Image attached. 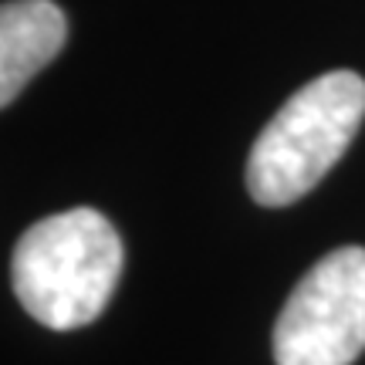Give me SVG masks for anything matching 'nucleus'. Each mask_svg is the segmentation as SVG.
<instances>
[{
    "label": "nucleus",
    "mask_w": 365,
    "mask_h": 365,
    "mask_svg": "<svg viewBox=\"0 0 365 365\" xmlns=\"http://www.w3.org/2000/svg\"><path fill=\"white\" fill-rule=\"evenodd\" d=\"M122 240L98 210L78 207L34 223L14 247V294L54 331L95 322L122 277Z\"/></svg>",
    "instance_id": "obj_1"
},
{
    "label": "nucleus",
    "mask_w": 365,
    "mask_h": 365,
    "mask_svg": "<svg viewBox=\"0 0 365 365\" xmlns=\"http://www.w3.org/2000/svg\"><path fill=\"white\" fill-rule=\"evenodd\" d=\"M365 118V81L328 71L287 98L247 159V190L261 207H287L312 193L345 156Z\"/></svg>",
    "instance_id": "obj_2"
},
{
    "label": "nucleus",
    "mask_w": 365,
    "mask_h": 365,
    "mask_svg": "<svg viewBox=\"0 0 365 365\" xmlns=\"http://www.w3.org/2000/svg\"><path fill=\"white\" fill-rule=\"evenodd\" d=\"M365 352V247L325 254L274 325L277 365H352Z\"/></svg>",
    "instance_id": "obj_3"
},
{
    "label": "nucleus",
    "mask_w": 365,
    "mask_h": 365,
    "mask_svg": "<svg viewBox=\"0 0 365 365\" xmlns=\"http://www.w3.org/2000/svg\"><path fill=\"white\" fill-rule=\"evenodd\" d=\"M65 41L68 17L54 0H7L0 7V102L11 105Z\"/></svg>",
    "instance_id": "obj_4"
}]
</instances>
